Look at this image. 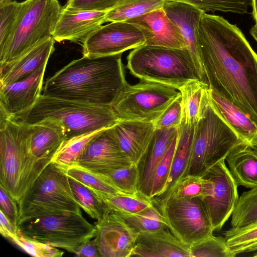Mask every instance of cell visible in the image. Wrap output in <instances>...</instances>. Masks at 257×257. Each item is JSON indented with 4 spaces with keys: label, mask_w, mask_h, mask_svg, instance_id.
<instances>
[{
    "label": "cell",
    "mask_w": 257,
    "mask_h": 257,
    "mask_svg": "<svg viewBox=\"0 0 257 257\" xmlns=\"http://www.w3.org/2000/svg\"><path fill=\"white\" fill-rule=\"evenodd\" d=\"M194 129V127L183 123L178 128L170 175L162 194L168 191L177 181L186 175L190 159Z\"/></svg>",
    "instance_id": "cell-28"
},
{
    "label": "cell",
    "mask_w": 257,
    "mask_h": 257,
    "mask_svg": "<svg viewBox=\"0 0 257 257\" xmlns=\"http://www.w3.org/2000/svg\"><path fill=\"white\" fill-rule=\"evenodd\" d=\"M225 159L217 163L202 176L212 184L210 193L201 198L210 218L214 231H219L231 216L239 197L236 182Z\"/></svg>",
    "instance_id": "cell-13"
},
{
    "label": "cell",
    "mask_w": 257,
    "mask_h": 257,
    "mask_svg": "<svg viewBox=\"0 0 257 257\" xmlns=\"http://www.w3.org/2000/svg\"><path fill=\"white\" fill-rule=\"evenodd\" d=\"M181 96L175 88L161 83L141 80L128 83L111 105L119 121L154 123Z\"/></svg>",
    "instance_id": "cell-10"
},
{
    "label": "cell",
    "mask_w": 257,
    "mask_h": 257,
    "mask_svg": "<svg viewBox=\"0 0 257 257\" xmlns=\"http://www.w3.org/2000/svg\"><path fill=\"white\" fill-rule=\"evenodd\" d=\"M72 191L80 207L93 219L100 220L111 211L105 203L87 188L69 178Z\"/></svg>",
    "instance_id": "cell-37"
},
{
    "label": "cell",
    "mask_w": 257,
    "mask_h": 257,
    "mask_svg": "<svg viewBox=\"0 0 257 257\" xmlns=\"http://www.w3.org/2000/svg\"><path fill=\"white\" fill-rule=\"evenodd\" d=\"M253 252L252 256L257 257V240L243 248L240 253Z\"/></svg>",
    "instance_id": "cell-49"
},
{
    "label": "cell",
    "mask_w": 257,
    "mask_h": 257,
    "mask_svg": "<svg viewBox=\"0 0 257 257\" xmlns=\"http://www.w3.org/2000/svg\"><path fill=\"white\" fill-rule=\"evenodd\" d=\"M100 257H130L139 234L117 212L111 211L94 223Z\"/></svg>",
    "instance_id": "cell-15"
},
{
    "label": "cell",
    "mask_w": 257,
    "mask_h": 257,
    "mask_svg": "<svg viewBox=\"0 0 257 257\" xmlns=\"http://www.w3.org/2000/svg\"><path fill=\"white\" fill-rule=\"evenodd\" d=\"M243 141L211 103L194 127L187 175L203 176Z\"/></svg>",
    "instance_id": "cell-7"
},
{
    "label": "cell",
    "mask_w": 257,
    "mask_h": 257,
    "mask_svg": "<svg viewBox=\"0 0 257 257\" xmlns=\"http://www.w3.org/2000/svg\"><path fill=\"white\" fill-rule=\"evenodd\" d=\"M50 163L33 155L29 125L0 112V185L17 203Z\"/></svg>",
    "instance_id": "cell-3"
},
{
    "label": "cell",
    "mask_w": 257,
    "mask_h": 257,
    "mask_svg": "<svg viewBox=\"0 0 257 257\" xmlns=\"http://www.w3.org/2000/svg\"><path fill=\"white\" fill-rule=\"evenodd\" d=\"M191 257L190 247L182 243L169 227L139 235L131 256Z\"/></svg>",
    "instance_id": "cell-21"
},
{
    "label": "cell",
    "mask_w": 257,
    "mask_h": 257,
    "mask_svg": "<svg viewBox=\"0 0 257 257\" xmlns=\"http://www.w3.org/2000/svg\"><path fill=\"white\" fill-rule=\"evenodd\" d=\"M197 40L209 88L257 124V54L238 27L204 12Z\"/></svg>",
    "instance_id": "cell-1"
},
{
    "label": "cell",
    "mask_w": 257,
    "mask_h": 257,
    "mask_svg": "<svg viewBox=\"0 0 257 257\" xmlns=\"http://www.w3.org/2000/svg\"><path fill=\"white\" fill-rule=\"evenodd\" d=\"M117 213L139 235L168 227L166 219L154 203L153 205L137 213Z\"/></svg>",
    "instance_id": "cell-31"
},
{
    "label": "cell",
    "mask_w": 257,
    "mask_h": 257,
    "mask_svg": "<svg viewBox=\"0 0 257 257\" xmlns=\"http://www.w3.org/2000/svg\"><path fill=\"white\" fill-rule=\"evenodd\" d=\"M140 174L139 165L133 163L106 175L122 192L134 194L140 190Z\"/></svg>",
    "instance_id": "cell-41"
},
{
    "label": "cell",
    "mask_w": 257,
    "mask_h": 257,
    "mask_svg": "<svg viewBox=\"0 0 257 257\" xmlns=\"http://www.w3.org/2000/svg\"><path fill=\"white\" fill-rule=\"evenodd\" d=\"M225 160L238 186L250 189L257 187V153L246 141L236 145Z\"/></svg>",
    "instance_id": "cell-24"
},
{
    "label": "cell",
    "mask_w": 257,
    "mask_h": 257,
    "mask_svg": "<svg viewBox=\"0 0 257 257\" xmlns=\"http://www.w3.org/2000/svg\"><path fill=\"white\" fill-rule=\"evenodd\" d=\"M0 206V209L3 211L9 220L18 228L19 215L17 202L1 185Z\"/></svg>",
    "instance_id": "cell-46"
},
{
    "label": "cell",
    "mask_w": 257,
    "mask_h": 257,
    "mask_svg": "<svg viewBox=\"0 0 257 257\" xmlns=\"http://www.w3.org/2000/svg\"><path fill=\"white\" fill-rule=\"evenodd\" d=\"M46 65L22 80L0 87V112L14 117L34 106L41 95Z\"/></svg>",
    "instance_id": "cell-16"
},
{
    "label": "cell",
    "mask_w": 257,
    "mask_h": 257,
    "mask_svg": "<svg viewBox=\"0 0 257 257\" xmlns=\"http://www.w3.org/2000/svg\"><path fill=\"white\" fill-rule=\"evenodd\" d=\"M159 209L172 233L189 247L213 234L210 218L200 197L168 200Z\"/></svg>",
    "instance_id": "cell-11"
},
{
    "label": "cell",
    "mask_w": 257,
    "mask_h": 257,
    "mask_svg": "<svg viewBox=\"0 0 257 257\" xmlns=\"http://www.w3.org/2000/svg\"><path fill=\"white\" fill-rule=\"evenodd\" d=\"M162 8L180 31L192 56L200 80L206 82L196 34L197 26L204 12L189 3L169 0L165 1Z\"/></svg>",
    "instance_id": "cell-17"
},
{
    "label": "cell",
    "mask_w": 257,
    "mask_h": 257,
    "mask_svg": "<svg viewBox=\"0 0 257 257\" xmlns=\"http://www.w3.org/2000/svg\"><path fill=\"white\" fill-rule=\"evenodd\" d=\"M165 0H122L107 12L106 22H124L163 8Z\"/></svg>",
    "instance_id": "cell-32"
},
{
    "label": "cell",
    "mask_w": 257,
    "mask_h": 257,
    "mask_svg": "<svg viewBox=\"0 0 257 257\" xmlns=\"http://www.w3.org/2000/svg\"><path fill=\"white\" fill-rule=\"evenodd\" d=\"M246 142L257 153V134Z\"/></svg>",
    "instance_id": "cell-51"
},
{
    "label": "cell",
    "mask_w": 257,
    "mask_h": 257,
    "mask_svg": "<svg viewBox=\"0 0 257 257\" xmlns=\"http://www.w3.org/2000/svg\"><path fill=\"white\" fill-rule=\"evenodd\" d=\"M182 120L181 96L176 99L153 123L156 130L179 128Z\"/></svg>",
    "instance_id": "cell-45"
},
{
    "label": "cell",
    "mask_w": 257,
    "mask_h": 257,
    "mask_svg": "<svg viewBox=\"0 0 257 257\" xmlns=\"http://www.w3.org/2000/svg\"><path fill=\"white\" fill-rule=\"evenodd\" d=\"M209 96L212 106L243 141L257 134V124L238 107L210 89Z\"/></svg>",
    "instance_id": "cell-27"
},
{
    "label": "cell",
    "mask_w": 257,
    "mask_h": 257,
    "mask_svg": "<svg viewBox=\"0 0 257 257\" xmlns=\"http://www.w3.org/2000/svg\"><path fill=\"white\" fill-rule=\"evenodd\" d=\"M126 22L139 26L146 35L145 45L168 48H187L178 28L171 21L163 8Z\"/></svg>",
    "instance_id": "cell-18"
},
{
    "label": "cell",
    "mask_w": 257,
    "mask_h": 257,
    "mask_svg": "<svg viewBox=\"0 0 257 257\" xmlns=\"http://www.w3.org/2000/svg\"><path fill=\"white\" fill-rule=\"evenodd\" d=\"M115 138L133 163L139 165L146 155L156 129L152 122L119 121L112 126Z\"/></svg>",
    "instance_id": "cell-20"
},
{
    "label": "cell",
    "mask_w": 257,
    "mask_h": 257,
    "mask_svg": "<svg viewBox=\"0 0 257 257\" xmlns=\"http://www.w3.org/2000/svg\"><path fill=\"white\" fill-rule=\"evenodd\" d=\"M4 57L2 70L39 43L52 37L63 7L58 0H25Z\"/></svg>",
    "instance_id": "cell-8"
},
{
    "label": "cell",
    "mask_w": 257,
    "mask_h": 257,
    "mask_svg": "<svg viewBox=\"0 0 257 257\" xmlns=\"http://www.w3.org/2000/svg\"><path fill=\"white\" fill-rule=\"evenodd\" d=\"M55 42L53 37L42 41L0 70V87L22 80L40 67L47 64L55 50Z\"/></svg>",
    "instance_id": "cell-22"
},
{
    "label": "cell",
    "mask_w": 257,
    "mask_h": 257,
    "mask_svg": "<svg viewBox=\"0 0 257 257\" xmlns=\"http://www.w3.org/2000/svg\"><path fill=\"white\" fill-rule=\"evenodd\" d=\"M133 163L120 147L112 126L102 130L90 141L75 164L106 175Z\"/></svg>",
    "instance_id": "cell-14"
},
{
    "label": "cell",
    "mask_w": 257,
    "mask_h": 257,
    "mask_svg": "<svg viewBox=\"0 0 257 257\" xmlns=\"http://www.w3.org/2000/svg\"><path fill=\"white\" fill-rule=\"evenodd\" d=\"M257 222V187L239 196L231 214V225L240 228Z\"/></svg>",
    "instance_id": "cell-35"
},
{
    "label": "cell",
    "mask_w": 257,
    "mask_h": 257,
    "mask_svg": "<svg viewBox=\"0 0 257 257\" xmlns=\"http://www.w3.org/2000/svg\"><path fill=\"white\" fill-rule=\"evenodd\" d=\"M102 130L85 134L66 140L53 156L51 162L66 172L69 167L76 164L90 141Z\"/></svg>",
    "instance_id": "cell-34"
},
{
    "label": "cell",
    "mask_w": 257,
    "mask_h": 257,
    "mask_svg": "<svg viewBox=\"0 0 257 257\" xmlns=\"http://www.w3.org/2000/svg\"><path fill=\"white\" fill-rule=\"evenodd\" d=\"M11 118L29 125L47 119L57 121L64 128L67 140L111 127L119 121L111 106L86 104L43 94L29 110Z\"/></svg>",
    "instance_id": "cell-4"
},
{
    "label": "cell",
    "mask_w": 257,
    "mask_h": 257,
    "mask_svg": "<svg viewBox=\"0 0 257 257\" xmlns=\"http://www.w3.org/2000/svg\"><path fill=\"white\" fill-rule=\"evenodd\" d=\"M249 33L257 43V24H255L250 28Z\"/></svg>",
    "instance_id": "cell-52"
},
{
    "label": "cell",
    "mask_w": 257,
    "mask_h": 257,
    "mask_svg": "<svg viewBox=\"0 0 257 257\" xmlns=\"http://www.w3.org/2000/svg\"><path fill=\"white\" fill-rule=\"evenodd\" d=\"M0 232L5 238L11 241L19 235V230L0 209Z\"/></svg>",
    "instance_id": "cell-47"
},
{
    "label": "cell",
    "mask_w": 257,
    "mask_h": 257,
    "mask_svg": "<svg viewBox=\"0 0 257 257\" xmlns=\"http://www.w3.org/2000/svg\"><path fill=\"white\" fill-rule=\"evenodd\" d=\"M127 83L121 54L95 57L83 56L48 78L43 95L111 107Z\"/></svg>",
    "instance_id": "cell-2"
},
{
    "label": "cell",
    "mask_w": 257,
    "mask_h": 257,
    "mask_svg": "<svg viewBox=\"0 0 257 257\" xmlns=\"http://www.w3.org/2000/svg\"><path fill=\"white\" fill-rule=\"evenodd\" d=\"M19 223L42 216L82 213L65 172L52 162L43 170L24 197L17 203Z\"/></svg>",
    "instance_id": "cell-6"
},
{
    "label": "cell",
    "mask_w": 257,
    "mask_h": 257,
    "mask_svg": "<svg viewBox=\"0 0 257 257\" xmlns=\"http://www.w3.org/2000/svg\"><path fill=\"white\" fill-rule=\"evenodd\" d=\"M106 13L74 11L63 7L52 37L57 42H82L89 34L106 23Z\"/></svg>",
    "instance_id": "cell-19"
},
{
    "label": "cell",
    "mask_w": 257,
    "mask_h": 257,
    "mask_svg": "<svg viewBox=\"0 0 257 257\" xmlns=\"http://www.w3.org/2000/svg\"><path fill=\"white\" fill-rule=\"evenodd\" d=\"M22 3L0 0V60L6 52L14 32Z\"/></svg>",
    "instance_id": "cell-36"
},
{
    "label": "cell",
    "mask_w": 257,
    "mask_h": 257,
    "mask_svg": "<svg viewBox=\"0 0 257 257\" xmlns=\"http://www.w3.org/2000/svg\"><path fill=\"white\" fill-rule=\"evenodd\" d=\"M12 241L28 254L36 257H60L64 253L57 247L25 237L19 230L18 236Z\"/></svg>",
    "instance_id": "cell-43"
},
{
    "label": "cell",
    "mask_w": 257,
    "mask_h": 257,
    "mask_svg": "<svg viewBox=\"0 0 257 257\" xmlns=\"http://www.w3.org/2000/svg\"><path fill=\"white\" fill-rule=\"evenodd\" d=\"M210 181L202 176L187 175L178 181L166 193L153 198L154 203L159 208L170 199L202 198L208 192Z\"/></svg>",
    "instance_id": "cell-29"
},
{
    "label": "cell",
    "mask_w": 257,
    "mask_h": 257,
    "mask_svg": "<svg viewBox=\"0 0 257 257\" xmlns=\"http://www.w3.org/2000/svg\"><path fill=\"white\" fill-rule=\"evenodd\" d=\"M110 211L120 213H135L154 205L151 198L140 190L134 194L119 193L98 197Z\"/></svg>",
    "instance_id": "cell-33"
},
{
    "label": "cell",
    "mask_w": 257,
    "mask_h": 257,
    "mask_svg": "<svg viewBox=\"0 0 257 257\" xmlns=\"http://www.w3.org/2000/svg\"><path fill=\"white\" fill-rule=\"evenodd\" d=\"M176 141L177 136L154 172L148 193L151 198L161 195L164 190L171 171Z\"/></svg>",
    "instance_id": "cell-38"
},
{
    "label": "cell",
    "mask_w": 257,
    "mask_h": 257,
    "mask_svg": "<svg viewBox=\"0 0 257 257\" xmlns=\"http://www.w3.org/2000/svg\"><path fill=\"white\" fill-rule=\"evenodd\" d=\"M146 42L145 31L138 25L124 22H112L102 25L82 42L83 56L95 57L122 54Z\"/></svg>",
    "instance_id": "cell-12"
},
{
    "label": "cell",
    "mask_w": 257,
    "mask_h": 257,
    "mask_svg": "<svg viewBox=\"0 0 257 257\" xmlns=\"http://www.w3.org/2000/svg\"><path fill=\"white\" fill-rule=\"evenodd\" d=\"M224 237L230 250L235 256L248 244L257 240V222L240 228L226 231Z\"/></svg>",
    "instance_id": "cell-42"
},
{
    "label": "cell",
    "mask_w": 257,
    "mask_h": 257,
    "mask_svg": "<svg viewBox=\"0 0 257 257\" xmlns=\"http://www.w3.org/2000/svg\"><path fill=\"white\" fill-rule=\"evenodd\" d=\"M209 86L199 79L191 80L179 91L181 94V123L194 127L209 104Z\"/></svg>",
    "instance_id": "cell-25"
},
{
    "label": "cell",
    "mask_w": 257,
    "mask_h": 257,
    "mask_svg": "<svg viewBox=\"0 0 257 257\" xmlns=\"http://www.w3.org/2000/svg\"><path fill=\"white\" fill-rule=\"evenodd\" d=\"M126 67L141 80L161 83L178 90L191 80H200L187 48L144 45L129 53Z\"/></svg>",
    "instance_id": "cell-5"
},
{
    "label": "cell",
    "mask_w": 257,
    "mask_h": 257,
    "mask_svg": "<svg viewBox=\"0 0 257 257\" xmlns=\"http://www.w3.org/2000/svg\"><path fill=\"white\" fill-rule=\"evenodd\" d=\"M75 255L84 257H100L95 237L85 242Z\"/></svg>",
    "instance_id": "cell-48"
},
{
    "label": "cell",
    "mask_w": 257,
    "mask_h": 257,
    "mask_svg": "<svg viewBox=\"0 0 257 257\" xmlns=\"http://www.w3.org/2000/svg\"><path fill=\"white\" fill-rule=\"evenodd\" d=\"M193 5L204 12L216 11L243 15L247 12L250 0H169Z\"/></svg>",
    "instance_id": "cell-40"
},
{
    "label": "cell",
    "mask_w": 257,
    "mask_h": 257,
    "mask_svg": "<svg viewBox=\"0 0 257 257\" xmlns=\"http://www.w3.org/2000/svg\"><path fill=\"white\" fill-rule=\"evenodd\" d=\"M252 8V16L255 24H257V0H250Z\"/></svg>",
    "instance_id": "cell-50"
},
{
    "label": "cell",
    "mask_w": 257,
    "mask_h": 257,
    "mask_svg": "<svg viewBox=\"0 0 257 257\" xmlns=\"http://www.w3.org/2000/svg\"><path fill=\"white\" fill-rule=\"evenodd\" d=\"M26 237L65 249L75 255L96 235L95 225L82 213L51 214L26 220L18 226Z\"/></svg>",
    "instance_id": "cell-9"
},
{
    "label": "cell",
    "mask_w": 257,
    "mask_h": 257,
    "mask_svg": "<svg viewBox=\"0 0 257 257\" xmlns=\"http://www.w3.org/2000/svg\"><path fill=\"white\" fill-rule=\"evenodd\" d=\"M29 125L33 155L39 159L51 162L55 153L67 140L64 128L57 121L48 119Z\"/></svg>",
    "instance_id": "cell-23"
},
{
    "label": "cell",
    "mask_w": 257,
    "mask_h": 257,
    "mask_svg": "<svg viewBox=\"0 0 257 257\" xmlns=\"http://www.w3.org/2000/svg\"><path fill=\"white\" fill-rule=\"evenodd\" d=\"M191 257H234L224 237L213 234L190 247Z\"/></svg>",
    "instance_id": "cell-39"
},
{
    "label": "cell",
    "mask_w": 257,
    "mask_h": 257,
    "mask_svg": "<svg viewBox=\"0 0 257 257\" xmlns=\"http://www.w3.org/2000/svg\"><path fill=\"white\" fill-rule=\"evenodd\" d=\"M178 131L177 128L156 130L148 150L139 165V190L147 195L154 172L176 137Z\"/></svg>",
    "instance_id": "cell-26"
},
{
    "label": "cell",
    "mask_w": 257,
    "mask_h": 257,
    "mask_svg": "<svg viewBox=\"0 0 257 257\" xmlns=\"http://www.w3.org/2000/svg\"><path fill=\"white\" fill-rule=\"evenodd\" d=\"M122 0H68L64 8L74 11L107 12Z\"/></svg>",
    "instance_id": "cell-44"
},
{
    "label": "cell",
    "mask_w": 257,
    "mask_h": 257,
    "mask_svg": "<svg viewBox=\"0 0 257 257\" xmlns=\"http://www.w3.org/2000/svg\"><path fill=\"white\" fill-rule=\"evenodd\" d=\"M65 173L68 178L82 184L97 197L123 193L106 175L92 172L78 165L69 167Z\"/></svg>",
    "instance_id": "cell-30"
}]
</instances>
